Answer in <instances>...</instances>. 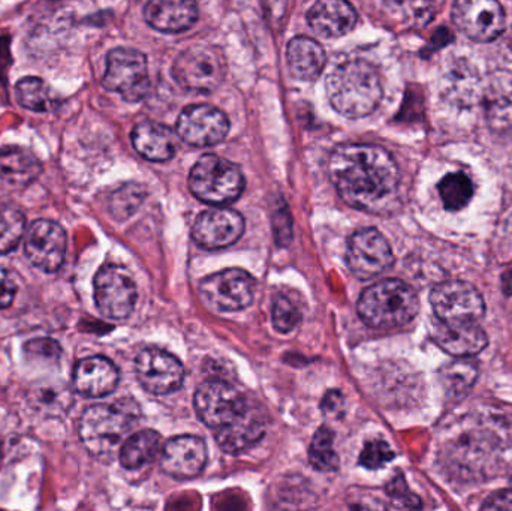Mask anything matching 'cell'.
I'll return each mask as SVG.
<instances>
[{
	"label": "cell",
	"mask_w": 512,
	"mask_h": 511,
	"mask_svg": "<svg viewBox=\"0 0 512 511\" xmlns=\"http://www.w3.org/2000/svg\"><path fill=\"white\" fill-rule=\"evenodd\" d=\"M328 177L348 206L382 213L396 198L400 171L390 152L373 144H342L328 158Z\"/></svg>",
	"instance_id": "obj_1"
},
{
	"label": "cell",
	"mask_w": 512,
	"mask_h": 511,
	"mask_svg": "<svg viewBox=\"0 0 512 511\" xmlns=\"http://www.w3.org/2000/svg\"><path fill=\"white\" fill-rule=\"evenodd\" d=\"M195 411L228 455L246 452L265 434L264 416L227 381H206L198 387Z\"/></svg>",
	"instance_id": "obj_2"
},
{
	"label": "cell",
	"mask_w": 512,
	"mask_h": 511,
	"mask_svg": "<svg viewBox=\"0 0 512 511\" xmlns=\"http://www.w3.org/2000/svg\"><path fill=\"white\" fill-rule=\"evenodd\" d=\"M334 110L348 119H363L381 104L384 89L375 66L364 60L340 63L325 80Z\"/></svg>",
	"instance_id": "obj_3"
},
{
	"label": "cell",
	"mask_w": 512,
	"mask_h": 511,
	"mask_svg": "<svg viewBox=\"0 0 512 511\" xmlns=\"http://www.w3.org/2000/svg\"><path fill=\"white\" fill-rule=\"evenodd\" d=\"M420 300L411 285L384 279L361 293L357 312L364 324L378 330L399 329L417 317Z\"/></svg>",
	"instance_id": "obj_4"
},
{
	"label": "cell",
	"mask_w": 512,
	"mask_h": 511,
	"mask_svg": "<svg viewBox=\"0 0 512 511\" xmlns=\"http://www.w3.org/2000/svg\"><path fill=\"white\" fill-rule=\"evenodd\" d=\"M138 417L137 404L128 399L87 408L80 420L81 443L95 458H107L125 440Z\"/></svg>",
	"instance_id": "obj_5"
},
{
	"label": "cell",
	"mask_w": 512,
	"mask_h": 511,
	"mask_svg": "<svg viewBox=\"0 0 512 511\" xmlns=\"http://www.w3.org/2000/svg\"><path fill=\"white\" fill-rule=\"evenodd\" d=\"M245 176L240 168L216 155L198 159L189 174L192 194L210 206H227L245 191Z\"/></svg>",
	"instance_id": "obj_6"
},
{
	"label": "cell",
	"mask_w": 512,
	"mask_h": 511,
	"mask_svg": "<svg viewBox=\"0 0 512 511\" xmlns=\"http://www.w3.org/2000/svg\"><path fill=\"white\" fill-rule=\"evenodd\" d=\"M174 80L189 92H215L227 75V60L219 48L195 45L174 60Z\"/></svg>",
	"instance_id": "obj_7"
},
{
	"label": "cell",
	"mask_w": 512,
	"mask_h": 511,
	"mask_svg": "<svg viewBox=\"0 0 512 511\" xmlns=\"http://www.w3.org/2000/svg\"><path fill=\"white\" fill-rule=\"evenodd\" d=\"M102 84L105 89L119 93L128 102L146 98L150 89L146 56L132 48H116L110 51Z\"/></svg>",
	"instance_id": "obj_8"
},
{
	"label": "cell",
	"mask_w": 512,
	"mask_h": 511,
	"mask_svg": "<svg viewBox=\"0 0 512 511\" xmlns=\"http://www.w3.org/2000/svg\"><path fill=\"white\" fill-rule=\"evenodd\" d=\"M436 318L442 323H480L486 303L480 291L465 281H445L430 293Z\"/></svg>",
	"instance_id": "obj_9"
},
{
	"label": "cell",
	"mask_w": 512,
	"mask_h": 511,
	"mask_svg": "<svg viewBox=\"0 0 512 511\" xmlns=\"http://www.w3.org/2000/svg\"><path fill=\"white\" fill-rule=\"evenodd\" d=\"M255 279L245 270L227 269L203 279L200 297L213 311L237 312L254 302Z\"/></svg>",
	"instance_id": "obj_10"
},
{
	"label": "cell",
	"mask_w": 512,
	"mask_h": 511,
	"mask_svg": "<svg viewBox=\"0 0 512 511\" xmlns=\"http://www.w3.org/2000/svg\"><path fill=\"white\" fill-rule=\"evenodd\" d=\"M95 302L99 312L110 320H125L134 311L137 285L131 273L122 266L107 264L96 273Z\"/></svg>",
	"instance_id": "obj_11"
},
{
	"label": "cell",
	"mask_w": 512,
	"mask_h": 511,
	"mask_svg": "<svg viewBox=\"0 0 512 511\" xmlns=\"http://www.w3.org/2000/svg\"><path fill=\"white\" fill-rule=\"evenodd\" d=\"M346 263L355 278L369 281L393 266L394 255L382 233L376 228H364L349 239Z\"/></svg>",
	"instance_id": "obj_12"
},
{
	"label": "cell",
	"mask_w": 512,
	"mask_h": 511,
	"mask_svg": "<svg viewBox=\"0 0 512 511\" xmlns=\"http://www.w3.org/2000/svg\"><path fill=\"white\" fill-rule=\"evenodd\" d=\"M453 21L475 42H490L505 29V11L498 0H454Z\"/></svg>",
	"instance_id": "obj_13"
},
{
	"label": "cell",
	"mask_w": 512,
	"mask_h": 511,
	"mask_svg": "<svg viewBox=\"0 0 512 511\" xmlns=\"http://www.w3.org/2000/svg\"><path fill=\"white\" fill-rule=\"evenodd\" d=\"M135 374L141 386L153 395L176 392L185 381V368L180 360L159 348H147L138 354Z\"/></svg>",
	"instance_id": "obj_14"
},
{
	"label": "cell",
	"mask_w": 512,
	"mask_h": 511,
	"mask_svg": "<svg viewBox=\"0 0 512 511\" xmlns=\"http://www.w3.org/2000/svg\"><path fill=\"white\" fill-rule=\"evenodd\" d=\"M230 120L213 105H189L177 120V134L195 147L215 146L227 138Z\"/></svg>",
	"instance_id": "obj_15"
},
{
	"label": "cell",
	"mask_w": 512,
	"mask_h": 511,
	"mask_svg": "<svg viewBox=\"0 0 512 511\" xmlns=\"http://www.w3.org/2000/svg\"><path fill=\"white\" fill-rule=\"evenodd\" d=\"M24 252L30 263L42 272H57L65 261V230L47 219L33 222L24 239Z\"/></svg>",
	"instance_id": "obj_16"
},
{
	"label": "cell",
	"mask_w": 512,
	"mask_h": 511,
	"mask_svg": "<svg viewBox=\"0 0 512 511\" xmlns=\"http://www.w3.org/2000/svg\"><path fill=\"white\" fill-rule=\"evenodd\" d=\"M245 233V219L233 209H212L201 213L192 228L195 243L204 249L234 245Z\"/></svg>",
	"instance_id": "obj_17"
},
{
	"label": "cell",
	"mask_w": 512,
	"mask_h": 511,
	"mask_svg": "<svg viewBox=\"0 0 512 511\" xmlns=\"http://www.w3.org/2000/svg\"><path fill=\"white\" fill-rule=\"evenodd\" d=\"M206 464V443L194 435L171 438L162 450V471L174 479H194L203 473Z\"/></svg>",
	"instance_id": "obj_18"
},
{
	"label": "cell",
	"mask_w": 512,
	"mask_h": 511,
	"mask_svg": "<svg viewBox=\"0 0 512 511\" xmlns=\"http://www.w3.org/2000/svg\"><path fill=\"white\" fill-rule=\"evenodd\" d=\"M436 344L454 357H474L486 350L487 333L480 323H438L433 327Z\"/></svg>",
	"instance_id": "obj_19"
},
{
	"label": "cell",
	"mask_w": 512,
	"mask_h": 511,
	"mask_svg": "<svg viewBox=\"0 0 512 511\" xmlns=\"http://www.w3.org/2000/svg\"><path fill=\"white\" fill-rule=\"evenodd\" d=\"M117 384L119 371L107 357H87L75 366L74 389L83 398H104L116 390Z\"/></svg>",
	"instance_id": "obj_20"
},
{
	"label": "cell",
	"mask_w": 512,
	"mask_h": 511,
	"mask_svg": "<svg viewBox=\"0 0 512 511\" xmlns=\"http://www.w3.org/2000/svg\"><path fill=\"white\" fill-rule=\"evenodd\" d=\"M358 14L346 0H316L307 12V23L322 38H340L354 29Z\"/></svg>",
	"instance_id": "obj_21"
},
{
	"label": "cell",
	"mask_w": 512,
	"mask_h": 511,
	"mask_svg": "<svg viewBox=\"0 0 512 511\" xmlns=\"http://www.w3.org/2000/svg\"><path fill=\"white\" fill-rule=\"evenodd\" d=\"M144 18L159 32L180 33L194 26L198 9L194 0H149Z\"/></svg>",
	"instance_id": "obj_22"
},
{
	"label": "cell",
	"mask_w": 512,
	"mask_h": 511,
	"mask_svg": "<svg viewBox=\"0 0 512 511\" xmlns=\"http://www.w3.org/2000/svg\"><path fill=\"white\" fill-rule=\"evenodd\" d=\"M286 62L292 77L301 81H313L324 71L327 56L315 39L297 36L286 48Z\"/></svg>",
	"instance_id": "obj_23"
},
{
	"label": "cell",
	"mask_w": 512,
	"mask_h": 511,
	"mask_svg": "<svg viewBox=\"0 0 512 511\" xmlns=\"http://www.w3.org/2000/svg\"><path fill=\"white\" fill-rule=\"evenodd\" d=\"M135 150L147 161H170L176 153L173 132L156 122H143L132 131Z\"/></svg>",
	"instance_id": "obj_24"
},
{
	"label": "cell",
	"mask_w": 512,
	"mask_h": 511,
	"mask_svg": "<svg viewBox=\"0 0 512 511\" xmlns=\"http://www.w3.org/2000/svg\"><path fill=\"white\" fill-rule=\"evenodd\" d=\"M38 158L23 149H6L0 152V179L14 186L35 182L41 174Z\"/></svg>",
	"instance_id": "obj_25"
},
{
	"label": "cell",
	"mask_w": 512,
	"mask_h": 511,
	"mask_svg": "<svg viewBox=\"0 0 512 511\" xmlns=\"http://www.w3.org/2000/svg\"><path fill=\"white\" fill-rule=\"evenodd\" d=\"M161 449V435L155 431H140L132 435L120 450V464L126 470H138L150 464Z\"/></svg>",
	"instance_id": "obj_26"
},
{
	"label": "cell",
	"mask_w": 512,
	"mask_h": 511,
	"mask_svg": "<svg viewBox=\"0 0 512 511\" xmlns=\"http://www.w3.org/2000/svg\"><path fill=\"white\" fill-rule=\"evenodd\" d=\"M487 117L499 131L512 129V80L505 81L502 75L495 78L487 92Z\"/></svg>",
	"instance_id": "obj_27"
},
{
	"label": "cell",
	"mask_w": 512,
	"mask_h": 511,
	"mask_svg": "<svg viewBox=\"0 0 512 511\" xmlns=\"http://www.w3.org/2000/svg\"><path fill=\"white\" fill-rule=\"evenodd\" d=\"M480 368L471 357H457L442 368V383L450 395H466L475 386Z\"/></svg>",
	"instance_id": "obj_28"
},
{
	"label": "cell",
	"mask_w": 512,
	"mask_h": 511,
	"mask_svg": "<svg viewBox=\"0 0 512 511\" xmlns=\"http://www.w3.org/2000/svg\"><path fill=\"white\" fill-rule=\"evenodd\" d=\"M439 195L448 212H459L474 197V183L465 173H450L439 182Z\"/></svg>",
	"instance_id": "obj_29"
},
{
	"label": "cell",
	"mask_w": 512,
	"mask_h": 511,
	"mask_svg": "<svg viewBox=\"0 0 512 511\" xmlns=\"http://www.w3.org/2000/svg\"><path fill=\"white\" fill-rule=\"evenodd\" d=\"M26 230V218L14 206H0V255L9 254L20 245Z\"/></svg>",
	"instance_id": "obj_30"
},
{
	"label": "cell",
	"mask_w": 512,
	"mask_h": 511,
	"mask_svg": "<svg viewBox=\"0 0 512 511\" xmlns=\"http://www.w3.org/2000/svg\"><path fill=\"white\" fill-rule=\"evenodd\" d=\"M309 459L312 467L322 473H330L339 468V456L334 450V434L325 426L319 428L313 437Z\"/></svg>",
	"instance_id": "obj_31"
},
{
	"label": "cell",
	"mask_w": 512,
	"mask_h": 511,
	"mask_svg": "<svg viewBox=\"0 0 512 511\" xmlns=\"http://www.w3.org/2000/svg\"><path fill=\"white\" fill-rule=\"evenodd\" d=\"M15 93H17L18 102L30 111L44 113V111L50 110L51 104H53L50 89L39 78L26 77L18 81Z\"/></svg>",
	"instance_id": "obj_32"
},
{
	"label": "cell",
	"mask_w": 512,
	"mask_h": 511,
	"mask_svg": "<svg viewBox=\"0 0 512 511\" xmlns=\"http://www.w3.org/2000/svg\"><path fill=\"white\" fill-rule=\"evenodd\" d=\"M144 197H146V192H144V189L141 188L140 185L129 183V185L122 186V188L117 189V191L111 195V213H113L114 218L119 219V221L128 219L129 216L134 215L135 210L143 203Z\"/></svg>",
	"instance_id": "obj_33"
},
{
	"label": "cell",
	"mask_w": 512,
	"mask_h": 511,
	"mask_svg": "<svg viewBox=\"0 0 512 511\" xmlns=\"http://www.w3.org/2000/svg\"><path fill=\"white\" fill-rule=\"evenodd\" d=\"M271 320H273V326L277 332L291 333L292 330L300 326L301 312L291 300L286 299L285 296H279L274 302Z\"/></svg>",
	"instance_id": "obj_34"
},
{
	"label": "cell",
	"mask_w": 512,
	"mask_h": 511,
	"mask_svg": "<svg viewBox=\"0 0 512 511\" xmlns=\"http://www.w3.org/2000/svg\"><path fill=\"white\" fill-rule=\"evenodd\" d=\"M394 456L396 455H394L393 449L385 441H370L361 452L360 465L367 470H379L388 462L393 461Z\"/></svg>",
	"instance_id": "obj_35"
},
{
	"label": "cell",
	"mask_w": 512,
	"mask_h": 511,
	"mask_svg": "<svg viewBox=\"0 0 512 511\" xmlns=\"http://www.w3.org/2000/svg\"><path fill=\"white\" fill-rule=\"evenodd\" d=\"M24 351L30 356L42 357V359L57 360L62 354L59 342L50 338L32 339L24 345Z\"/></svg>",
	"instance_id": "obj_36"
},
{
	"label": "cell",
	"mask_w": 512,
	"mask_h": 511,
	"mask_svg": "<svg viewBox=\"0 0 512 511\" xmlns=\"http://www.w3.org/2000/svg\"><path fill=\"white\" fill-rule=\"evenodd\" d=\"M17 294V284L8 270L0 266V309L9 308Z\"/></svg>",
	"instance_id": "obj_37"
},
{
	"label": "cell",
	"mask_w": 512,
	"mask_h": 511,
	"mask_svg": "<svg viewBox=\"0 0 512 511\" xmlns=\"http://www.w3.org/2000/svg\"><path fill=\"white\" fill-rule=\"evenodd\" d=\"M321 408L327 416H342L343 410H345V399H343L342 393L337 392V390L328 392L324 401H322Z\"/></svg>",
	"instance_id": "obj_38"
},
{
	"label": "cell",
	"mask_w": 512,
	"mask_h": 511,
	"mask_svg": "<svg viewBox=\"0 0 512 511\" xmlns=\"http://www.w3.org/2000/svg\"><path fill=\"white\" fill-rule=\"evenodd\" d=\"M483 510H512V489L496 492L484 501Z\"/></svg>",
	"instance_id": "obj_39"
},
{
	"label": "cell",
	"mask_w": 512,
	"mask_h": 511,
	"mask_svg": "<svg viewBox=\"0 0 512 511\" xmlns=\"http://www.w3.org/2000/svg\"><path fill=\"white\" fill-rule=\"evenodd\" d=\"M502 288L507 296H512V269L502 276Z\"/></svg>",
	"instance_id": "obj_40"
},
{
	"label": "cell",
	"mask_w": 512,
	"mask_h": 511,
	"mask_svg": "<svg viewBox=\"0 0 512 511\" xmlns=\"http://www.w3.org/2000/svg\"><path fill=\"white\" fill-rule=\"evenodd\" d=\"M194 2H197V0H194Z\"/></svg>",
	"instance_id": "obj_41"
}]
</instances>
